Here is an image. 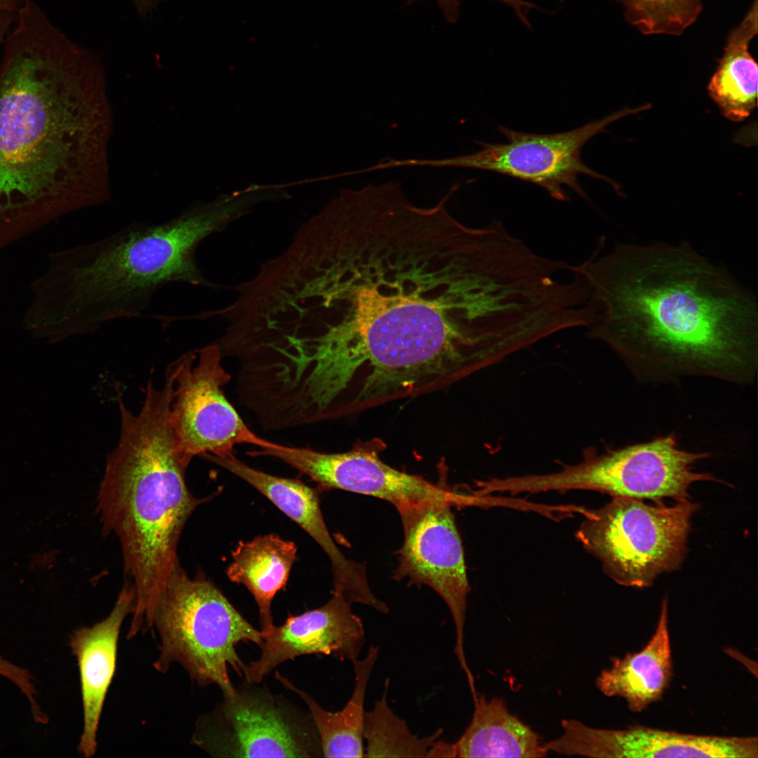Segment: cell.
I'll list each match as a JSON object with an SVG mask.
<instances>
[{"instance_id": "obj_1", "label": "cell", "mask_w": 758, "mask_h": 758, "mask_svg": "<svg viewBox=\"0 0 758 758\" xmlns=\"http://www.w3.org/2000/svg\"><path fill=\"white\" fill-rule=\"evenodd\" d=\"M0 66V253L110 199L112 127L101 57L25 3Z\"/></svg>"}, {"instance_id": "obj_2", "label": "cell", "mask_w": 758, "mask_h": 758, "mask_svg": "<svg viewBox=\"0 0 758 758\" xmlns=\"http://www.w3.org/2000/svg\"><path fill=\"white\" fill-rule=\"evenodd\" d=\"M601 245L572 270L596 307L592 336L641 382L706 377L754 382L758 312L752 293L689 244Z\"/></svg>"}, {"instance_id": "obj_3", "label": "cell", "mask_w": 758, "mask_h": 758, "mask_svg": "<svg viewBox=\"0 0 758 758\" xmlns=\"http://www.w3.org/2000/svg\"><path fill=\"white\" fill-rule=\"evenodd\" d=\"M237 218L234 204L222 195L166 221L131 224L51 253L31 286L25 328L55 340L91 333L108 322L141 316L167 285L213 286L199 267L197 250Z\"/></svg>"}, {"instance_id": "obj_4", "label": "cell", "mask_w": 758, "mask_h": 758, "mask_svg": "<svg viewBox=\"0 0 758 758\" xmlns=\"http://www.w3.org/2000/svg\"><path fill=\"white\" fill-rule=\"evenodd\" d=\"M173 389L171 380L158 390L149 380L135 415L117 392L120 437L107 456L97 498L103 530L118 538L124 573L134 589V630L151 625L159 594L179 561L184 526L207 500L195 498L186 484L187 465L170 419Z\"/></svg>"}, {"instance_id": "obj_5", "label": "cell", "mask_w": 758, "mask_h": 758, "mask_svg": "<svg viewBox=\"0 0 758 758\" xmlns=\"http://www.w3.org/2000/svg\"><path fill=\"white\" fill-rule=\"evenodd\" d=\"M161 639L154 667L166 671L180 663L200 686L215 684L224 694L235 687L231 667L244 677L247 665L236 647L240 642L261 646V630L250 624L202 574L190 578L179 561L168 575L155 605L152 629Z\"/></svg>"}, {"instance_id": "obj_6", "label": "cell", "mask_w": 758, "mask_h": 758, "mask_svg": "<svg viewBox=\"0 0 758 758\" xmlns=\"http://www.w3.org/2000/svg\"><path fill=\"white\" fill-rule=\"evenodd\" d=\"M599 509L585 510L576 536L619 585L651 586L663 573L679 568L686 552L691 519L698 505L689 500L666 506L611 496Z\"/></svg>"}, {"instance_id": "obj_7", "label": "cell", "mask_w": 758, "mask_h": 758, "mask_svg": "<svg viewBox=\"0 0 758 758\" xmlns=\"http://www.w3.org/2000/svg\"><path fill=\"white\" fill-rule=\"evenodd\" d=\"M711 455L681 448L672 433L608 451L557 473L517 477L513 487L518 494L589 490L642 500L683 501L689 500L688 490L693 483L721 481L710 473L693 470L696 463Z\"/></svg>"}, {"instance_id": "obj_8", "label": "cell", "mask_w": 758, "mask_h": 758, "mask_svg": "<svg viewBox=\"0 0 758 758\" xmlns=\"http://www.w3.org/2000/svg\"><path fill=\"white\" fill-rule=\"evenodd\" d=\"M193 741L213 757H323L310 712L245 679L199 719Z\"/></svg>"}, {"instance_id": "obj_9", "label": "cell", "mask_w": 758, "mask_h": 758, "mask_svg": "<svg viewBox=\"0 0 758 758\" xmlns=\"http://www.w3.org/2000/svg\"><path fill=\"white\" fill-rule=\"evenodd\" d=\"M464 503L451 498L427 500L397 510L404 540L397 551V580L427 585L444 600L455 629L454 652L468 682L474 679L465 651V623L470 591L464 551L451 507Z\"/></svg>"}, {"instance_id": "obj_10", "label": "cell", "mask_w": 758, "mask_h": 758, "mask_svg": "<svg viewBox=\"0 0 758 758\" xmlns=\"http://www.w3.org/2000/svg\"><path fill=\"white\" fill-rule=\"evenodd\" d=\"M217 344L177 359L170 419L180 458L186 465L196 456L234 455L237 445L262 448L269 441L251 431L229 401L224 387L231 375L222 366Z\"/></svg>"}, {"instance_id": "obj_11", "label": "cell", "mask_w": 758, "mask_h": 758, "mask_svg": "<svg viewBox=\"0 0 758 758\" xmlns=\"http://www.w3.org/2000/svg\"><path fill=\"white\" fill-rule=\"evenodd\" d=\"M645 109L644 105L625 108L573 130L552 134L527 133L498 126L506 143L477 141L481 149L453 157V166L492 171L531 182L560 201L568 200L564 187L589 200L579 183L580 175L604 180L616 190L619 185L585 164L580 157L583 147L611 123Z\"/></svg>"}, {"instance_id": "obj_12", "label": "cell", "mask_w": 758, "mask_h": 758, "mask_svg": "<svg viewBox=\"0 0 758 758\" xmlns=\"http://www.w3.org/2000/svg\"><path fill=\"white\" fill-rule=\"evenodd\" d=\"M254 455L284 462L316 482L319 491L340 489L370 496L389 502L397 510L430 499H465V496L389 466L371 446L328 453L271 441Z\"/></svg>"}, {"instance_id": "obj_13", "label": "cell", "mask_w": 758, "mask_h": 758, "mask_svg": "<svg viewBox=\"0 0 758 758\" xmlns=\"http://www.w3.org/2000/svg\"><path fill=\"white\" fill-rule=\"evenodd\" d=\"M563 733L544 744L566 756L599 758H757V736L696 735L640 725L623 729L593 728L576 719L561 722Z\"/></svg>"}, {"instance_id": "obj_14", "label": "cell", "mask_w": 758, "mask_h": 758, "mask_svg": "<svg viewBox=\"0 0 758 758\" xmlns=\"http://www.w3.org/2000/svg\"><path fill=\"white\" fill-rule=\"evenodd\" d=\"M205 459L253 486L317 542L331 564L332 593L343 596L350 604H361L380 613H388L387 604L369 587L364 566L346 558L334 543L321 513L318 488H312L298 479L277 477L255 470L234 455L227 457L207 455Z\"/></svg>"}, {"instance_id": "obj_15", "label": "cell", "mask_w": 758, "mask_h": 758, "mask_svg": "<svg viewBox=\"0 0 758 758\" xmlns=\"http://www.w3.org/2000/svg\"><path fill=\"white\" fill-rule=\"evenodd\" d=\"M332 594L322 606L290 615L282 625L262 632L260 656L247 665L244 679L259 684L278 665L305 655L352 662L358 658L366 641L363 623L352 604Z\"/></svg>"}, {"instance_id": "obj_16", "label": "cell", "mask_w": 758, "mask_h": 758, "mask_svg": "<svg viewBox=\"0 0 758 758\" xmlns=\"http://www.w3.org/2000/svg\"><path fill=\"white\" fill-rule=\"evenodd\" d=\"M134 602V589L128 581L109 616L92 627L76 630L70 639L79 668L84 710L79 752L86 758L96 752L98 726L115 670L120 628L127 615L132 613Z\"/></svg>"}, {"instance_id": "obj_17", "label": "cell", "mask_w": 758, "mask_h": 758, "mask_svg": "<svg viewBox=\"0 0 758 758\" xmlns=\"http://www.w3.org/2000/svg\"><path fill=\"white\" fill-rule=\"evenodd\" d=\"M667 604L665 598L656 630L644 648L611 658V667L596 679V686L604 696L622 698L634 713L660 700L673 677Z\"/></svg>"}, {"instance_id": "obj_18", "label": "cell", "mask_w": 758, "mask_h": 758, "mask_svg": "<svg viewBox=\"0 0 758 758\" xmlns=\"http://www.w3.org/2000/svg\"><path fill=\"white\" fill-rule=\"evenodd\" d=\"M474 710L465 732L452 743L453 757L540 758L548 753L539 735L503 700L477 693Z\"/></svg>"}, {"instance_id": "obj_19", "label": "cell", "mask_w": 758, "mask_h": 758, "mask_svg": "<svg viewBox=\"0 0 758 758\" xmlns=\"http://www.w3.org/2000/svg\"><path fill=\"white\" fill-rule=\"evenodd\" d=\"M379 654V646L371 645L365 658L354 659V686L344 707L337 712L323 708L310 694L277 672L276 679L296 693L305 703L318 732L323 757H364V701L368 682Z\"/></svg>"}, {"instance_id": "obj_20", "label": "cell", "mask_w": 758, "mask_h": 758, "mask_svg": "<svg viewBox=\"0 0 758 758\" xmlns=\"http://www.w3.org/2000/svg\"><path fill=\"white\" fill-rule=\"evenodd\" d=\"M232 557L227 576L251 592L258 608L260 630L267 632L274 625L272 599L287 583L297 559V547L276 534H267L248 542L239 541Z\"/></svg>"}, {"instance_id": "obj_21", "label": "cell", "mask_w": 758, "mask_h": 758, "mask_svg": "<svg viewBox=\"0 0 758 758\" xmlns=\"http://www.w3.org/2000/svg\"><path fill=\"white\" fill-rule=\"evenodd\" d=\"M757 0H754L741 23L730 32L707 86L721 113L735 122L747 118L757 104L758 67L749 52L750 42L757 34Z\"/></svg>"}, {"instance_id": "obj_22", "label": "cell", "mask_w": 758, "mask_h": 758, "mask_svg": "<svg viewBox=\"0 0 758 758\" xmlns=\"http://www.w3.org/2000/svg\"><path fill=\"white\" fill-rule=\"evenodd\" d=\"M389 679L383 694L372 710L365 711L363 736L366 742L364 757H428L443 729L419 737L413 734L405 720L397 715L387 701Z\"/></svg>"}, {"instance_id": "obj_23", "label": "cell", "mask_w": 758, "mask_h": 758, "mask_svg": "<svg viewBox=\"0 0 758 758\" xmlns=\"http://www.w3.org/2000/svg\"><path fill=\"white\" fill-rule=\"evenodd\" d=\"M625 17L644 34L680 35L698 18L702 0H620Z\"/></svg>"}, {"instance_id": "obj_24", "label": "cell", "mask_w": 758, "mask_h": 758, "mask_svg": "<svg viewBox=\"0 0 758 758\" xmlns=\"http://www.w3.org/2000/svg\"><path fill=\"white\" fill-rule=\"evenodd\" d=\"M415 0H409V2ZM502 1L513 8L519 20L529 29L531 27L527 19V12L535 6L525 0H498Z\"/></svg>"}, {"instance_id": "obj_25", "label": "cell", "mask_w": 758, "mask_h": 758, "mask_svg": "<svg viewBox=\"0 0 758 758\" xmlns=\"http://www.w3.org/2000/svg\"><path fill=\"white\" fill-rule=\"evenodd\" d=\"M15 16L16 13L11 12H0V46L4 44L11 25L15 22Z\"/></svg>"}, {"instance_id": "obj_26", "label": "cell", "mask_w": 758, "mask_h": 758, "mask_svg": "<svg viewBox=\"0 0 758 758\" xmlns=\"http://www.w3.org/2000/svg\"><path fill=\"white\" fill-rule=\"evenodd\" d=\"M25 0H0V12L17 13Z\"/></svg>"}, {"instance_id": "obj_27", "label": "cell", "mask_w": 758, "mask_h": 758, "mask_svg": "<svg viewBox=\"0 0 758 758\" xmlns=\"http://www.w3.org/2000/svg\"><path fill=\"white\" fill-rule=\"evenodd\" d=\"M15 670L14 664L0 656V675L4 677H11Z\"/></svg>"}, {"instance_id": "obj_28", "label": "cell", "mask_w": 758, "mask_h": 758, "mask_svg": "<svg viewBox=\"0 0 758 758\" xmlns=\"http://www.w3.org/2000/svg\"><path fill=\"white\" fill-rule=\"evenodd\" d=\"M136 10L146 11L154 6L159 0H131Z\"/></svg>"}]
</instances>
